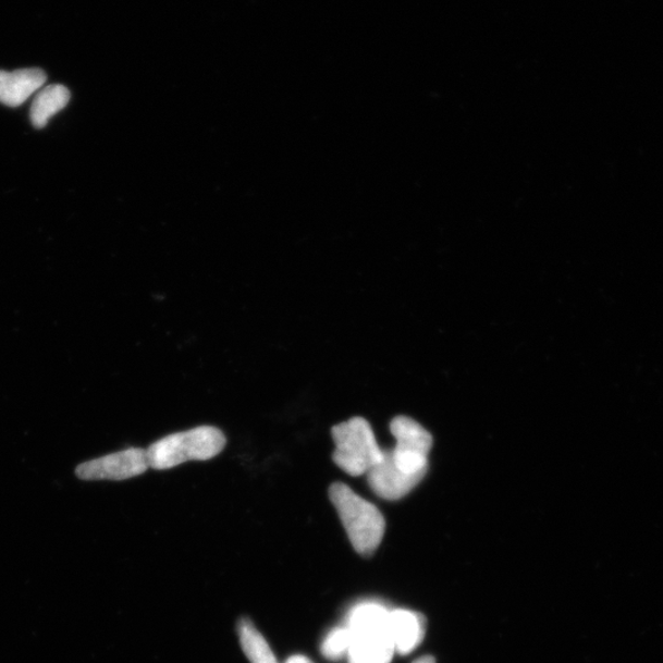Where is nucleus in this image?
Instances as JSON below:
<instances>
[{"label": "nucleus", "instance_id": "nucleus-1", "mask_svg": "<svg viewBox=\"0 0 663 663\" xmlns=\"http://www.w3.org/2000/svg\"><path fill=\"white\" fill-rule=\"evenodd\" d=\"M329 495L354 550L360 555H371L378 550L386 530L379 508L344 483H333Z\"/></svg>", "mask_w": 663, "mask_h": 663}, {"label": "nucleus", "instance_id": "nucleus-2", "mask_svg": "<svg viewBox=\"0 0 663 663\" xmlns=\"http://www.w3.org/2000/svg\"><path fill=\"white\" fill-rule=\"evenodd\" d=\"M226 445L224 432L216 427H198L154 442L147 450L149 467L163 470L189 461L217 457Z\"/></svg>", "mask_w": 663, "mask_h": 663}, {"label": "nucleus", "instance_id": "nucleus-3", "mask_svg": "<svg viewBox=\"0 0 663 663\" xmlns=\"http://www.w3.org/2000/svg\"><path fill=\"white\" fill-rule=\"evenodd\" d=\"M334 464L352 477L368 475L383 456L367 419L355 417L332 428Z\"/></svg>", "mask_w": 663, "mask_h": 663}, {"label": "nucleus", "instance_id": "nucleus-4", "mask_svg": "<svg viewBox=\"0 0 663 663\" xmlns=\"http://www.w3.org/2000/svg\"><path fill=\"white\" fill-rule=\"evenodd\" d=\"M392 435L396 446L384 450L392 464L409 476L425 479L428 472V456L432 446L430 432L416 420L397 417L391 422Z\"/></svg>", "mask_w": 663, "mask_h": 663}, {"label": "nucleus", "instance_id": "nucleus-5", "mask_svg": "<svg viewBox=\"0 0 663 663\" xmlns=\"http://www.w3.org/2000/svg\"><path fill=\"white\" fill-rule=\"evenodd\" d=\"M149 467L147 450L133 447L103 456L76 467L83 480H126L146 474Z\"/></svg>", "mask_w": 663, "mask_h": 663}, {"label": "nucleus", "instance_id": "nucleus-6", "mask_svg": "<svg viewBox=\"0 0 663 663\" xmlns=\"http://www.w3.org/2000/svg\"><path fill=\"white\" fill-rule=\"evenodd\" d=\"M367 476L372 492L390 502L400 501L421 482L393 465L384 450L382 459Z\"/></svg>", "mask_w": 663, "mask_h": 663}, {"label": "nucleus", "instance_id": "nucleus-7", "mask_svg": "<svg viewBox=\"0 0 663 663\" xmlns=\"http://www.w3.org/2000/svg\"><path fill=\"white\" fill-rule=\"evenodd\" d=\"M388 634L401 655L415 651L426 637V618L408 610L390 611Z\"/></svg>", "mask_w": 663, "mask_h": 663}, {"label": "nucleus", "instance_id": "nucleus-8", "mask_svg": "<svg viewBox=\"0 0 663 663\" xmlns=\"http://www.w3.org/2000/svg\"><path fill=\"white\" fill-rule=\"evenodd\" d=\"M46 81V73L38 69L0 71V102L17 108L40 90Z\"/></svg>", "mask_w": 663, "mask_h": 663}, {"label": "nucleus", "instance_id": "nucleus-9", "mask_svg": "<svg viewBox=\"0 0 663 663\" xmlns=\"http://www.w3.org/2000/svg\"><path fill=\"white\" fill-rule=\"evenodd\" d=\"M390 610L383 604L365 601L355 604L349 611L347 627L352 636H369V634H388Z\"/></svg>", "mask_w": 663, "mask_h": 663}, {"label": "nucleus", "instance_id": "nucleus-10", "mask_svg": "<svg viewBox=\"0 0 663 663\" xmlns=\"http://www.w3.org/2000/svg\"><path fill=\"white\" fill-rule=\"evenodd\" d=\"M395 653L389 634H369L353 636L347 659L349 663H391Z\"/></svg>", "mask_w": 663, "mask_h": 663}, {"label": "nucleus", "instance_id": "nucleus-11", "mask_svg": "<svg viewBox=\"0 0 663 663\" xmlns=\"http://www.w3.org/2000/svg\"><path fill=\"white\" fill-rule=\"evenodd\" d=\"M71 91L64 85H48L40 94H37L30 111L34 127L41 130L46 127L56 113L62 111L70 103Z\"/></svg>", "mask_w": 663, "mask_h": 663}, {"label": "nucleus", "instance_id": "nucleus-12", "mask_svg": "<svg viewBox=\"0 0 663 663\" xmlns=\"http://www.w3.org/2000/svg\"><path fill=\"white\" fill-rule=\"evenodd\" d=\"M240 642L246 658L251 663H278L274 653L269 648L268 642L259 633L253 622L244 618L238 622L237 626Z\"/></svg>", "mask_w": 663, "mask_h": 663}, {"label": "nucleus", "instance_id": "nucleus-13", "mask_svg": "<svg viewBox=\"0 0 663 663\" xmlns=\"http://www.w3.org/2000/svg\"><path fill=\"white\" fill-rule=\"evenodd\" d=\"M353 636L347 627L332 629L322 641V655L330 661H340L347 658Z\"/></svg>", "mask_w": 663, "mask_h": 663}, {"label": "nucleus", "instance_id": "nucleus-14", "mask_svg": "<svg viewBox=\"0 0 663 663\" xmlns=\"http://www.w3.org/2000/svg\"><path fill=\"white\" fill-rule=\"evenodd\" d=\"M286 663H314L310 659H307L303 655L292 656Z\"/></svg>", "mask_w": 663, "mask_h": 663}, {"label": "nucleus", "instance_id": "nucleus-15", "mask_svg": "<svg viewBox=\"0 0 663 663\" xmlns=\"http://www.w3.org/2000/svg\"><path fill=\"white\" fill-rule=\"evenodd\" d=\"M413 663H437L434 658L431 656H422L418 660H416Z\"/></svg>", "mask_w": 663, "mask_h": 663}]
</instances>
